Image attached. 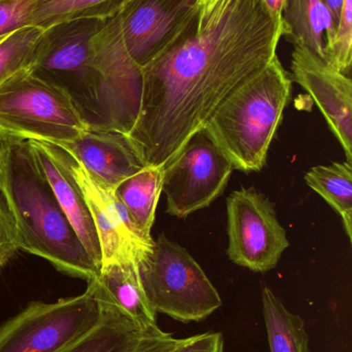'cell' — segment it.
<instances>
[{
  "mask_svg": "<svg viewBox=\"0 0 352 352\" xmlns=\"http://www.w3.org/2000/svg\"><path fill=\"white\" fill-rule=\"evenodd\" d=\"M20 250L16 223L0 190V269Z\"/></svg>",
  "mask_w": 352,
  "mask_h": 352,
  "instance_id": "cell-25",
  "label": "cell"
},
{
  "mask_svg": "<svg viewBox=\"0 0 352 352\" xmlns=\"http://www.w3.org/2000/svg\"><path fill=\"white\" fill-rule=\"evenodd\" d=\"M68 168L86 198L101 248V267L118 262L140 261L154 241L143 238L125 206L65 151Z\"/></svg>",
  "mask_w": 352,
  "mask_h": 352,
  "instance_id": "cell-11",
  "label": "cell"
},
{
  "mask_svg": "<svg viewBox=\"0 0 352 352\" xmlns=\"http://www.w3.org/2000/svg\"><path fill=\"white\" fill-rule=\"evenodd\" d=\"M163 167L146 166L115 188L116 196L125 206L136 229L149 242L154 241L151 229L163 192Z\"/></svg>",
  "mask_w": 352,
  "mask_h": 352,
  "instance_id": "cell-18",
  "label": "cell"
},
{
  "mask_svg": "<svg viewBox=\"0 0 352 352\" xmlns=\"http://www.w3.org/2000/svg\"><path fill=\"white\" fill-rule=\"evenodd\" d=\"M177 339L169 333L157 329L147 335L134 352H167L175 345Z\"/></svg>",
  "mask_w": 352,
  "mask_h": 352,
  "instance_id": "cell-27",
  "label": "cell"
},
{
  "mask_svg": "<svg viewBox=\"0 0 352 352\" xmlns=\"http://www.w3.org/2000/svg\"><path fill=\"white\" fill-rule=\"evenodd\" d=\"M220 0H198V12L200 18L208 16Z\"/></svg>",
  "mask_w": 352,
  "mask_h": 352,
  "instance_id": "cell-29",
  "label": "cell"
},
{
  "mask_svg": "<svg viewBox=\"0 0 352 352\" xmlns=\"http://www.w3.org/2000/svg\"><path fill=\"white\" fill-rule=\"evenodd\" d=\"M326 59L351 76L352 64V0H344L334 37L324 50Z\"/></svg>",
  "mask_w": 352,
  "mask_h": 352,
  "instance_id": "cell-23",
  "label": "cell"
},
{
  "mask_svg": "<svg viewBox=\"0 0 352 352\" xmlns=\"http://www.w3.org/2000/svg\"><path fill=\"white\" fill-rule=\"evenodd\" d=\"M291 74L278 55L234 93L204 128L234 169L260 173L291 99Z\"/></svg>",
  "mask_w": 352,
  "mask_h": 352,
  "instance_id": "cell-4",
  "label": "cell"
},
{
  "mask_svg": "<svg viewBox=\"0 0 352 352\" xmlns=\"http://www.w3.org/2000/svg\"><path fill=\"white\" fill-rule=\"evenodd\" d=\"M88 128L70 96L30 68L0 85V133L58 144L72 142Z\"/></svg>",
  "mask_w": 352,
  "mask_h": 352,
  "instance_id": "cell-6",
  "label": "cell"
},
{
  "mask_svg": "<svg viewBox=\"0 0 352 352\" xmlns=\"http://www.w3.org/2000/svg\"><path fill=\"white\" fill-rule=\"evenodd\" d=\"M227 256L238 266L268 272L289 248L274 204L254 188L234 190L227 200Z\"/></svg>",
  "mask_w": 352,
  "mask_h": 352,
  "instance_id": "cell-9",
  "label": "cell"
},
{
  "mask_svg": "<svg viewBox=\"0 0 352 352\" xmlns=\"http://www.w3.org/2000/svg\"><path fill=\"white\" fill-rule=\"evenodd\" d=\"M262 301L270 352H311L304 320L291 314L269 287L262 291Z\"/></svg>",
  "mask_w": 352,
  "mask_h": 352,
  "instance_id": "cell-19",
  "label": "cell"
},
{
  "mask_svg": "<svg viewBox=\"0 0 352 352\" xmlns=\"http://www.w3.org/2000/svg\"><path fill=\"white\" fill-rule=\"evenodd\" d=\"M92 283L101 305L99 324L59 352H134L143 339L159 327L144 329L112 303Z\"/></svg>",
  "mask_w": 352,
  "mask_h": 352,
  "instance_id": "cell-15",
  "label": "cell"
},
{
  "mask_svg": "<svg viewBox=\"0 0 352 352\" xmlns=\"http://www.w3.org/2000/svg\"><path fill=\"white\" fill-rule=\"evenodd\" d=\"M167 352H225V339L218 332H207L177 339Z\"/></svg>",
  "mask_w": 352,
  "mask_h": 352,
  "instance_id": "cell-26",
  "label": "cell"
},
{
  "mask_svg": "<svg viewBox=\"0 0 352 352\" xmlns=\"http://www.w3.org/2000/svg\"><path fill=\"white\" fill-rule=\"evenodd\" d=\"M322 1L330 10L335 22L338 23L344 0H322Z\"/></svg>",
  "mask_w": 352,
  "mask_h": 352,
  "instance_id": "cell-30",
  "label": "cell"
},
{
  "mask_svg": "<svg viewBox=\"0 0 352 352\" xmlns=\"http://www.w3.org/2000/svg\"><path fill=\"white\" fill-rule=\"evenodd\" d=\"M92 283L76 297L34 302L0 326V352H59L92 330L101 318Z\"/></svg>",
  "mask_w": 352,
  "mask_h": 352,
  "instance_id": "cell-7",
  "label": "cell"
},
{
  "mask_svg": "<svg viewBox=\"0 0 352 352\" xmlns=\"http://www.w3.org/2000/svg\"><path fill=\"white\" fill-rule=\"evenodd\" d=\"M284 37L322 57L334 37L337 23L322 0H287L283 12Z\"/></svg>",
  "mask_w": 352,
  "mask_h": 352,
  "instance_id": "cell-17",
  "label": "cell"
},
{
  "mask_svg": "<svg viewBox=\"0 0 352 352\" xmlns=\"http://www.w3.org/2000/svg\"><path fill=\"white\" fill-rule=\"evenodd\" d=\"M287 0H260L269 16L275 22L282 23L283 12Z\"/></svg>",
  "mask_w": 352,
  "mask_h": 352,
  "instance_id": "cell-28",
  "label": "cell"
},
{
  "mask_svg": "<svg viewBox=\"0 0 352 352\" xmlns=\"http://www.w3.org/2000/svg\"><path fill=\"white\" fill-rule=\"evenodd\" d=\"M134 0H37L30 26L45 29L74 19H107L119 14Z\"/></svg>",
  "mask_w": 352,
  "mask_h": 352,
  "instance_id": "cell-21",
  "label": "cell"
},
{
  "mask_svg": "<svg viewBox=\"0 0 352 352\" xmlns=\"http://www.w3.org/2000/svg\"><path fill=\"white\" fill-rule=\"evenodd\" d=\"M97 289L144 329L157 327L156 312L147 300L136 262H118L101 267L93 279Z\"/></svg>",
  "mask_w": 352,
  "mask_h": 352,
  "instance_id": "cell-16",
  "label": "cell"
},
{
  "mask_svg": "<svg viewBox=\"0 0 352 352\" xmlns=\"http://www.w3.org/2000/svg\"><path fill=\"white\" fill-rule=\"evenodd\" d=\"M107 188H115L146 167L127 134L88 128L72 142L58 144Z\"/></svg>",
  "mask_w": 352,
  "mask_h": 352,
  "instance_id": "cell-14",
  "label": "cell"
},
{
  "mask_svg": "<svg viewBox=\"0 0 352 352\" xmlns=\"http://www.w3.org/2000/svg\"><path fill=\"white\" fill-rule=\"evenodd\" d=\"M43 31L28 26L0 37V85L16 72L30 68Z\"/></svg>",
  "mask_w": 352,
  "mask_h": 352,
  "instance_id": "cell-22",
  "label": "cell"
},
{
  "mask_svg": "<svg viewBox=\"0 0 352 352\" xmlns=\"http://www.w3.org/2000/svg\"><path fill=\"white\" fill-rule=\"evenodd\" d=\"M0 190L16 223L20 250L58 271L91 281L101 269L72 229L27 140L0 133Z\"/></svg>",
  "mask_w": 352,
  "mask_h": 352,
  "instance_id": "cell-3",
  "label": "cell"
},
{
  "mask_svg": "<svg viewBox=\"0 0 352 352\" xmlns=\"http://www.w3.org/2000/svg\"><path fill=\"white\" fill-rule=\"evenodd\" d=\"M167 212L178 219L210 206L225 192L234 167L204 129L163 167Z\"/></svg>",
  "mask_w": 352,
  "mask_h": 352,
  "instance_id": "cell-8",
  "label": "cell"
},
{
  "mask_svg": "<svg viewBox=\"0 0 352 352\" xmlns=\"http://www.w3.org/2000/svg\"><path fill=\"white\" fill-rule=\"evenodd\" d=\"M291 80L313 99L352 164V80L309 47L293 45Z\"/></svg>",
  "mask_w": 352,
  "mask_h": 352,
  "instance_id": "cell-12",
  "label": "cell"
},
{
  "mask_svg": "<svg viewBox=\"0 0 352 352\" xmlns=\"http://www.w3.org/2000/svg\"><path fill=\"white\" fill-rule=\"evenodd\" d=\"M260 0H220L142 69V99L128 136L146 166L163 167L234 93L277 56L284 36Z\"/></svg>",
  "mask_w": 352,
  "mask_h": 352,
  "instance_id": "cell-1",
  "label": "cell"
},
{
  "mask_svg": "<svg viewBox=\"0 0 352 352\" xmlns=\"http://www.w3.org/2000/svg\"><path fill=\"white\" fill-rule=\"evenodd\" d=\"M33 158L49 182L58 204L93 262L101 269V248L92 215L84 194L74 179L65 151L43 140H27Z\"/></svg>",
  "mask_w": 352,
  "mask_h": 352,
  "instance_id": "cell-13",
  "label": "cell"
},
{
  "mask_svg": "<svg viewBox=\"0 0 352 352\" xmlns=\"http://www.w3.org/2000/svg\"><path fill=\"white\" fill-rule=\"evenodd\" d=\"M136 265L145 295L156 314L189 324L206 320L222 305L196 258L165 234Z\"/></svg>",
  "mask_w": 352,
  "mask_h": 352,
  "instance_id": "cell-5",
  "label": "cell"
},
{
  "mask_svg": "<svg viewBox=\"0 0 352 352\" xmlns=\"http://www.w3.org/2000/svg\"><path fill=\"white\" fill-rule=\"evenodd\" d=\"M37 0H0V37L30 26Z\"/></svg>",
  "mask_w": 352,
  "mask_h": 352,
  "instance_id": "cell-24",
  "label": "cell"
},
{
  "mask_svg": "<svg viewBox=\"0 0 352 352\" xmlns=\"http://www.w3.org/2000/svg\"><path fill=\"white\" fill-rule=\"evenodd\" d=\"M30 70L63 90L89 128L130 134L142 99V69L122 43L117 16L43 29Z\"/></svg>",
  "mask_w": 352,
  "mask_h": 352,
  "instance_id": "cell-2",
  "label": "cell"
},
{
  "mask_svg": "<svg viewBox=\"0 0 352 352\" xmlns=\"http://www.w3.org/2000/svg\"><path fill=\"white\" fill-rule=\"evenodd\" d=\"M198 0H134L119 14L128 56L141 69L167 52L198 16Z\"/></svg>",
  "mask_w": 352,
  "mask_h": 352,
  "instance_id": "cell-10",
  "label": "cell"
},
{
  "mask_svg": "<svg viewBox=\"0 0 352 352\" xmlns=\"http://www.w3.org/2000/svg\"><path fill=\"white\" fill-rule=\"evenodd\" d=\"M305 182L340 215L349 241H352V164L332 163L314 166Z\"/></svg>",
  "mask_w": 352,
  "mask_h": 352,
  "instance_id": "cell-20",
  "label": "cell"
}]
</instances>
